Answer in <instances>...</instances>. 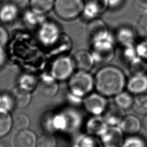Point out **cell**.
<instances>
[{"mask_svg":"<svg viewBox=\"0 0 147 147\" xmlns=\"http://www.w3.org/2000/svg\"><path fill=\"white\" fill-rule=\"evenodd\" d=\"M126 76L118 67L106 65L97 71L94 76V88L105 97L115 96L123 91L126 84Z\"/></svg>","mask_w":147,"mask_h":147,"instance_id":"6da1fadb","label":"cell"},{"mask_svg":"<svg viewBox=\"0 0 147 147\" xmlns=\"http://www.w3.org/2000/svg\"><path fill=\"white\" fill-rule=\"evenodd\" d=\"M94 88V77L88 71H79L69 78L68 88L70 94L84 98Z\"/></svg>","mask_w":147,"mask_h":147,"instance_id":"7a4b0ae2","label":"cell"},{"mask_svg":"<svg viewBox=\"0 0 147 147\" xmlns=\"http://www.w3.org/2000/svg\"><path fill=\"white\" fill-rule=\"evenodd\" d=\"M84 6V0H55L53 9L60 18L71 21L82 15Z\"/></svg>","mask_w":147,"mask_h":147,"instance_id":"3957f363","label":"cell"},{"mask_svg":"<svg viewBox=\"0 0 147 147\" xmlns=\"http://www.w3.org/2000/svg\"><path fill=\"white\" fill-rule=\"evenodd\" d=\"M95 62L108 63L113 60L115 55L114 42L111 38L91 44V51Z\"/></svg>","mask_w":147,"mask_h":147,"instance_id":"277c9868","label":"cell"},{"mask_svg":"<svg viewBox=\"0 0 147 147\" xmlns=\"http://www.w3.org/2000/svg\"><path fill=\"white\" fill-rule=\"evenodd\" d=\"M75 68L72 57L61 56L57 57L51 66V75L57 80L69 79L74 74Z\"/></svg>","mask_w":147,"mask_h":147,"instance_id":"5b68a950","label":"cell"},{"mask_svg":"<svg viewBox=\"0 0 147 147\" xmlns=\"http://www.w3.org/2000/svg\"><path fill=\"white\" fill-rule=\"evenodd\" d=\"M86 34L91 44L106 40L110 37L106 24L98 18L88 21L86 28Z\"/></svg>","mask_w":147,"mask_h":147,"instance_id":"8992f818","label":"cell"},{"mask_svg":"<svg viewBox=\"0 0 147 147\" xmlns=\"http://www.w3.org/2000/svg\"><path fill=\"white\" fill-rule=\"evenodd\" d=\"M61 36L59 26L53 22L45 21L38 27V38L44 45L51 46L55 44Z\"/></svg>","mask_w":147,"mask_h":147,"instance_id":"52a82bcc","label":"cell"},{"mask_svg":"<svg viewBox=\"0 0 147 147\" xmlns=\"http://www.w3.org/2000/svg\"><path fill=\"white\" fill-rule=\"evenodd\" d=\"M84 110L92 115L103 114L107 107L106 97L99 93H90L86 96L82 102Z\"/></svg>","mask_w":147,"mask_h":147,"instance_id":"ba28073f","label":"cell"},{"mask_svg":"<svg viewBox=\"0 0 147 147\" xmlns=\"http://www.w3.org/2000/svg\"><path fill=\"white\" fill-rule=\"evenodd\" d=\"M124 133L119 126H108L99 138L103 147H121Z\"/></svg>","mask_w":147,"mask_h":147,"instance_id":"9c48e42d","label":"cell"},{"mask_svg":"<svg viewBox=\"0 0 147 147\" xmlns=\"http://www.w3.org/2000/svg\"><path fill=\"white\" fill-rule=\"evenodd\" d=\"M108 8L106 0H86L81 16L84 20L90 21L98 18Z\"/></svg>","mask_w":147,"mask_h":147,"instance_id":"30bf717a","label":"cell"},{"mask_svg":"<svg viewBox=\"0 0 147 147\" xmlns=\"http://www.w3.org/2000/svg\"><path fill=\"white\" fill-rule=\"evenodd\" d=\"M75 68L89 72L95 63L91 53L86 50L76 51L72 57Z\"/></svg>","mask_w":147,"mask_h":147,"instance_id":"8fae6325","label":"cell"},{"mask_svg":"<svg viewBox=\"0 0 147 147\" xmlns=\"http://www.w3.org/2000/svg\"><path fill=\"white\" fill-rule=\"evenodd\" d=\"M126 87L128 92L135 95L147 92V75H132L126 82Z\"/></svg>","mask_w":147,"mask_h":147,"instance_id":"7c38bea8","label":"cell"},{"mask_svg":"<svg viewBox=\"0 0 147 147\" xmlns=\"http://www.w3.org/2000/svg\"><path fill=\"white\" fill-rule=\"evenodd\" d=\"M125 114V110L114 103L107 106L102 117L108 126H116L121 123Z\"/></svg>","mask_w":147,"mask_h":147,"instance_id":"4fadbf2b","label":"cell"},{"mask_svg":"<svg viewBox=\"0 0 147 147\" xmlns=\"http://www.w3.org/2000/svg\"><path fill=\"white\" fill-rule=\"evenodd\" d=\"M107 127L108 125L103 117L100 115H92L88 119L85 124L86 134L99 137Z\"/></svg>","mask_w":147,"mask_h":147,"instance_id":"5bb4252c","label":"cell"},{"mask_svg":"<svg viewBox=\"0 0 147 147\" xmlns=\"http://www.w3.org/2000/svg\"><path fill=\"white\" fill-rule=\"evenodd\" d=\"M140 119L133 115H125L118 126L124 134L129 136L137 134L142 127Z\"/></svg>","mask_w":147,"mask_h":147,"instance_id":"9a60e30c","label":"cell"},{"mask_svg":"<svg viewBox=\"0 0 147 147\" xmlns=\"http://www.w3.org/2000/svg\"><path fill=\"white\" fill-rule=\"evenodd\" d=\"M37 138L34 133L25 129L18 131L14 140L15 147H36Z\"/></svg>","mask_w":147,"mask_h":147,"instance_id":"2e32d148","label":"cell"},{"mask_svg":"<svg viewBox=\"0 0 147 147\" xmlns=\"http://www.w3.org/2000/svg\"><path fill=\"white\" fill-rule=\"evenodd\" d=\"M135 33L128 26L120 27L115 34L116 41L120 47L133 45L135 41Z\"/></svg>","mask_w":147,"mask_h":147,"instance_id":"e0dca14e","label":"cell"},{"mask_svg":"<svg viewBox=\"0 0 147 147\" xmlns=\"http://www.w3.org/2000/svg\"><path fill=\"white\" fill-rule=\"evenodd\" d=\"M39 89L41 94L44 96L52 97L57 94L59 86L54 78L47 77L44 78L40 82Z\"/></svg>","mask_w":147,"mask_h":147,"instance_id":"ac0fdd59","label":"cell"},{"mask_svg":"<svg viewBox=\"0 0 147 147\" xmlns=\"http://www.w3.org/2000/svg\"><path fill=\"white\" fill-rule=\"evenodd\" d=\"M11 96L14 105L18 108H24L30 103L31 94L29 91L21 87L15 88L12 91Z\"/></svg>","mask_w":147,"mask_h":147,"instance_id":"d6986e66","label":"cell"},{"mask_svg":"<svg viewBox=\"0 0 147 147\" xmlns=\"http://www.w3.org/2000/svg\"><path fill=\"white\" fill-rule=\"evenodd\" d=\"M24 23L28 27H39L45 20V14L37 13L32 9L26 10L23 15Z\"/></svg>","mask_w":147,"mask_h":147,"instance_id":"ffe728a7","label":"cell"},{"mask_svg":"<svg viewBox=\"0 0 147 147\" xmlns=\"http://www.w3.org/2000/svg\"><path fill=\"white\" fill-rule=\"evenodd\" d=\"M19 10L11 3H7L0 9V20L5 23L13 22L17 17Z\"/></svg>","mask_w":147,"mask_h":147,"instance_id":"44dd1931","label":"cell"},{"mask_svg":"<svg viewBox=\"0 0 147 147\" xmlns=\"http://www.w3.org/2000/svg\"><path fill=\"white\" fill-rule=\"evenodd\" d=\"M55 0H30V9L41 14H45L54 7Z\"/></svg>","mask_w":147,"mask_h":147,"instance_id":"7402d4cb","label":"cell"},{"mask_svg":"<svg viewBox=\"0 0 147 147\" xmlns=\"http://www.w3.org/2000/svg\"><path fill=\"white\" fill-rule=\"evenodd\" d=\"M74 147H103L99 137L86 134L79 137Z\"/></svg>","mask_w":147,"mask_h":147,"instance_id":"603a6c76","label":"cell"},{"mask_svg":"<svg viewBox=\"0 0 147 147\" xmlns=\"http://www.w3.org/2000/svg\"><path fill=\"white\" fill-rule=\"evenodd\" d=\"M131 108L138 115H145L147 114V95L144 94L136 95Z\"/></svg>","mask_w":147,"mask_h":147,"instance_id":"cb8c5ba5","label":"cell"},{"mask_svg":"<svg viewBox=\"0 0 147 147\" xmlns=\"http://www.w3.org/2000/svg\"><path fill=\"white\" fill-rule=\"evenodd\" d=\"M13 127V119L8 111L0 109V137L6 136Z\"/></svg>","mask_w":147,"mask_h":147,"instance_id":"d4e9b609","label":"cell"},{"mask_svg":"<svg viewBox=\"0 0 147 147\" xmlns=\"http://www.w3.org/2000/svg\"><path fill=\"white\" fill-rule=\"evenodd\" d=\"M129 71L133 75H142L147 71V64L144 60L137 56L127 64Z\"/></svg>","mask_w":147,"mask_h":147,"instance_id":"484cf974","label":"cell"},{"mask_svg":"<svg viewBox=\"0 0 147 147\" xmlns=\"http://www.w3.org/2000/svg\"><path fill=\"white\" fill-rule=\"evenodd\" d=\"M134 98L128 91H122L114 98L115 104L124 110L131 107Z\"/></svg>","mask_w":147,"mask_h":147,"instance_id":"4316f807","label":"cell"},{"mask_svg":"<svg viewBox=\"0 0 147 147\" xmlns=\"http://www.w3.org/2000/svg\"><path fill=\"white\" fill-rule=\"evenodd\" d=\"M29 125V118L25 114L18 113L13 118V127L17 131L28 129Z\"/></svg>","mask_w":147,"mask_h":147,"instance_id":"83f0119b","label":"cell"},{"mask_svg":"<svg viewBox=\"0 0 147 147\" xmlns=\"http://www.w3.org/2000/svg\"><path fill=\"white\" fill-rule=\"evenodd\" d=\"M121 147H147V142L141 136L131 135L124 139Z\"/></svg>","mask_w":147,"mask_h":147,"instance_id":"f1b7e54d","label":"cell"},{"mask_svg":"<svg viewBox=\"0 0 147 147\" xmlns=\"http://www.w3.org/2000/svg\"><path fill=\"white\" fill-rule=\"evenodd\" d=\"M121 57L126 63H129L131 60L137 57L136 46L133 45H128L121 46Z\"/></svg>","mask_w":147,"mask_h":147,"instance_id":"f546056e","label":"cell"},{"mask_svg":"<svg viewBox=\"0 0 147 147\" xmlns=\"http://www.w3.org/2000/svg\"><path fill=\"white\" fill-rule=\"evenodd\" d=\"M136 33L142 40H147V14L140 17L136 26Z\"/></svg>","mask_w":147,"mask_h":147,"instance_id":"4dcf8cb0","label":"cell"},{"mask_svg":"<svg viewBox=\"0 0 147 147\" xmlns=\"http://www.w3.org/2000/svg\"><path fill=\"white\" fill-rule=\"evenodd\" d=\"M56 140L50 134H44L37 138L36 147H56Z\"/></svg>","mask_w":147,"mask_h":147,"instance_id":"1f68e13d","label":"cell"},{"mask_svg":"<svg viewBox=\"0 0 147 147\" xmlns=\"http://www.w3.org/2000/svg\"><path fill=\"white\" fill-rule=\"evenodd\" d=\"M20 84L21 87L30 91L34 88L37 84V81L33 76L25 75L21 78Z\"/></svg>","mask_w":147,"mask_h":147,"instance_id":"d6a6232c","label":"cell"},{"mask_svg":"<svg viewBox=\"0 0 147 147\" xmlns=\"http://www.w3.org/2000/svg\"><path fill=\"white\" fill-rule=\"evenodd\" d=\"M14 105L11 96L7 94L2 95L0 100V109L9 112Z\"/></svg>","mask_w":147,"mask_h":147,"instance_id":"836d02e7","label":"cell"},{"mask_svg":"<svg viewBox=\"0 0 147 147\" xmlns=\"http://www.w3.org/2000/svg\"><path fill=\"white\" fill-rule=\"evenodd\" d=\"M134 11L140 16L147 14V1L134 0L133 3Z\"/></svg>","mask_w":147,"mask_h":147,"instance_id":"e575fe53","label":"cell"},{"mask_svg":"<svg viewBox=\"0 0 147 147\" xmlns=\"http://www.w3.org/2000/svg\"><path fill=\"white\" fill-rule=\"evenodd\" d=\"M137 56L141 59H147V40H143L136 46Z\"/></svg>","mask_w":147,"mask_h":147,"instance_id":"d590c367","label":"cell"},{"mask_svg":"<svg viewBox=\"0 0 147 147\" xmlns=\"http://www.w3.org/2000/svg\"><path fill=\"white\" fill-rule=\"evenodd\" d=\"M10 2L13 4L19 11L26 10L30 6V0H10Z\"/></svg>","mask_w":147,"mask_h":147,"instance_id":"8d00e7d4","label":"cell"},{"mask_svg":"<svg viewBox=\"0 0 147 147\" xmlns=\"http://www.w3.org/2000/svg\"><path fill=\"white\" fill-rule=\"evenodd\" d=\"M8 40L9 35L7 30L0 25V48H3L7 44Z\"/></svg>","mask_w":147,"mask_h":147,"instance_id":"74e56055","label":"cell"},{"mask_svg":"<svg viewBox=\"0 0 147 147\" xmlns=\"http://www.w3.org/2000/svg\"><path fill=\"white\" fill-rule=\"evenodd\" d=\"M125 0H106L109 8L116 9L119 8L123 3Z\"/></svg>","mask_w":147,"mask_h":147,"instance_id":"f35d334b","label":"cell"},{"mask_svg":"<svg viewBox=\"0 0 147 147\" xmlns=\"http://www.w3.org/2000/svg\"><path fill=\"white\" fill-rule=\"evenodd\" d=\"M5 61V53L3 48H0V67Z\"/></svg>","mask_w":147,"mask_h":147,"instance_id":"ab89813d","label":"cell"},{"mask_svg":"<svg viewBox=\"0 0 147 147\" xmlns=\"http://www.w3.org/2000/svg\"><path fill=\"white\" fill-rule=\"evenodd\" d=\"M142 124V126H143L145 130L147 132V114H146L145 115Z\"/></svg>","mask_w":147,"mask_h":147,"instance_id":"60d3db41","label":"cell"},{"mask_svg":"<svg viewBox=\"0 0 147 147\" xmlns=\"http://www.w3.org/2000/svg\"><path fill=\"white\" fill-rule=\"evenodd\" d=\"M1 95L0 94V100H1Z\"/></svg>","mask_w":147,"mask_h":147,"instance_id":"b9f144b4","label":"cell"},{"mask_svg":"<svg viewBox=\"0 0 147 147\" xmlns=\"http://www.w3.org/2000/svg\"><path fill=\"white\" fill-rule=\"evenodd\" d=\"M1 1H2V0H0V2H1Z\"/></svg>","mask_w":147,"mask_h":147,"instance_id":"7bdbcfd3","label":"cell"},{"mask_svg":"<svg viewBox=\"0 0 147 147\" xmlns=\"http://www.w3.org/2000/svg\"><path fill=\"white\" fill-rule=\"evenodd\" d=\"M146 1H147V0H146Z\"/></svg>","mask_w":147,"mask_h":147,"instance_id":"ee69618b","label":"cell"}]
</instances>
